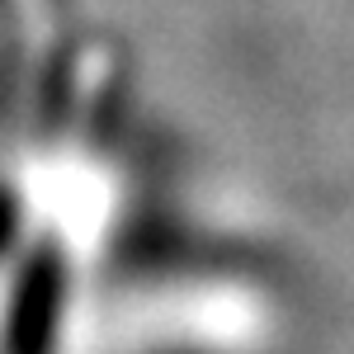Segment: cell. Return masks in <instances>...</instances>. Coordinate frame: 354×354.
Segmentation results:
<instances>
[{
	"label": "cell",
	"mask_w": 354,
	"mask_h": 354,
	"mask_svg": "<svg viewBox=\"0 0 354 354\" xmlns=\"http://www.w3.org/2000/svg\"><path fill=\"white\" fill-rule=\"evenodd\" d=\"M57 298H62V265L53 260V250H38V260L24 274L19 302H15V350L19 354L48 350L57 322Z\"/></svg>",
	"instance_id": "6da1fadb"
},
{
	"label": "cell",
	"mask_w": 354,
	"mask_h": 354,
	"mask_svg": "<svg viewBox=\"0 0 354 354\" xmlns=\"http://www.w3.org/2000/svg\"><path fill=\"white\" fill-rule=\"evenodd\" d=\"M5 236H10V213L0 208V250H5Z\"/></svg>",
	"instance_id": "7a4b0ae2"
}]
</instances>
